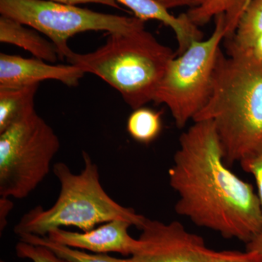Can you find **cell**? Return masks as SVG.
I'll list each match as a JSON object with an SVG mask.
<instances>
[{
    "label": "cell",
    "mask_w": 262,
    "mask_h": 262,
    "mask_svg": "<svg viewBox=\"0 0 262 262\" xmlns=\"http://www.w3.org/2000/svg\"><path fill=\"white\" fill-rule=\"evenodd\" d=\"M19 241L34 245L46 246L55 254L68 262H134L132 258H117L112 257L104 253H89L77 248L69 247L58 244L48 238L47 236L22 234L18 236Z\"/></svg>",
    "instance_id": "17"
},
{
    "label": "cell",
    "mask_w": 262,
    "mask_h": 262,
    "mask_svg": "<svg viewBox=\"0 0 262 262\" xmlns=\"http://www.w3.org/2000/svg\"><path fill=\"white\" fill-rule=\"evenodd\" d=\"M246 250L256 251L262 256V230L246 244Z\"/></svg>",
    "instance_id": "23"
},
{
    "label": "cell",
    "mask_w": 262,
    "mask_h": 262,
    "mask_svg": "<svg viewBox=\"0 0 262 262\" xmlns=\"http://www.w3.org/2000/svg\"><path fill=\"white\" fill-rule=\"evenodd\" d=\"M0 203H1V229H3L5 228L7 213H9L13 203L8 198H3V196H1Z\"/></svg>",
    "instance_id": "25"
},
{
    "label": "cell",
    "mask_w": 262,
    "mask_h": 262,
    "mask_svg": "<svg viewBox=\"0 0 262 262\" xmlns=\"http://www.w3.org/2000/svg\"><path fill=\"white\" fill-rule=\"evenodd\" d=\"M106 42L87 53L72 51L70 64L91 73L118 91L133 108L153 101L170 62L177 56L145 28L108 34Z\"/></svg>",
    "instance_id": "3"
},
{
    "label": "cell",
    "mask_w": 262,
    "mask_h": 262,
    "mask_svg": "<svg viewBox=\"0 0 262 262\" xmlns=\"http://www.w3.org/2000/svg\"><path fill=\"white\" fill-rule=\"evenodd\" d=\"M59 139L36 112L0 133V195L24 199L47 177Z\"/></svg>",
    "instance_id": "6"
},
{
    "label": "cell",
    "mask_w": 262,
    "mask_h": 262,
    "mask_svg": "<svg viewBox=\"0 0 262 262\" xmlns=\"http://www.w3.org/2000/svg\"><path fill=\"white\" fill-rule=\"evenodd\" d=\"M168 177L176 213L194 225L246 244L262 230L257 194L228 168L211 120L194 122L180 136Z\"/></svg>",
    "instance_id": "1"
},
{
    "label": "cell",
    "mask_w": 262,
    "mask_h": 262,
    "mask_svg": "<svg viewBox=\"0 0 262 262\" xmlns=\"http://www.w3.org/2000/svg\"><path fill=\"white\" fill-rule=\"evenodd\" d=\"M211 120L228 166L262 150V61L221 51L211 96L193 122Z\"/></svg>",
    "instance_id": "2"
},
{
    "label": "cell",
    "mask_w": 262,
    "mask_h": 262,
    "mask_svg": "<svg viewBox=\"0 0 262 262\" xmlns=\"http://www.w3.org/2000/svg\"><path fill=\"white\" fill-rule=\"evenodd\" d=\"M53 3H59V4L77 5L83 4H99L112 7L114 8H120L118 3L115 0H48Z\"/></svg>",
    "instance_id": "21"
},
{
    "label": "cell",
    "mask_w": 262,
    "mask_h": 262,
    "mask_svg": "<svg viewBox=\"0 0 262 262\" xmlns=\"http://www.w3.org/2000/svg\"><path fill=\"white\" fill-rule=\"evenodd\" d=\"M250 0H194L187 12V16L198 27L209 23L213 18L224 15L225 39L234 35L237 24Z\"/></svg>",
    "instance_id": "13"
},
{
    "label": "cell",
    "mask_w": 262,
    "mask_h": 262,
    "mask_svg": "<svg viewBox=\"0 0 262 262\" xmlns=\"http://www.w3.org/2000/svg\"><path fill=\"white\" fill-rule=\"evenodd\" d=\"M82 159L84 168L79 174L72 173L64 163L53 165V173L61 188L58 199L48 209L37 206L24 214L14 227L17 235L43 237L52 229L70 226L87 232L99 224L118 219L128 221L141 229L146 217L108 196L100 183L97 165L86 151H82Z\"/></svg>",
    "instance_id": "4"
},
{
    "label": "cell",
    "mask_w": 262,
    "mask_h": 262,
    "mask_svg": "<svg viewBox=\"0 0 262 262\" xmlns=\"http://www.w3.org/2000/svg\"><path fill=\"white\" fill-rule=\"evenodd\" d=\"M211 262H262V256L253 251H221L212 250Z\"/></svg>",
    "instance_id": "19"
},
{
    "label": "cell",
    "mask_w": 262,
    "mask_h": 262,
    "mask_svg": "<svg viewBox=\"0 0 262 262\" xmlns=\"http://www.w3.org/2000/svg\"><path fill=\"white\" fill-rule=\"evenodd\" d=\"M126 127L134 140L150 144L158 139L163 129L162 113L145 106L134 110L127 118Z\"/></svg>",
    "instance_id": "16"
},
{
    "label": "cell",
    "mask_w": 262,
    "mask_h": 262,
    "mask_svg": "<svg viewBox=\"0 0 262 262\" xmlns=\"http://www.w3.org/2000/svg\"><path fill=\"white\" fill-rule=\"evenodd\" d=\"M132 224L125 220H115L83 232H70L61 228L52 229L47 237L58 244L96 253H118L132 256L139 239L129 234Z\"/></svg>",
    "instance_id": "10"
},
{
    "label": "cell",
    "mask_w": 262,
    "mask_h": 262,
    "mask_svg": "<svg viewBox=\"0 0 262 262\" xmlns=\"http://www.w3.org/2000/svg\"><path fill=\"white\" fill-rule=\"evenodd\" d=\"M0 42L23 48L34 58L49 63L60 59L56 46L49 39L36 29L4 15L0 16Z\"/></svg>",
    "instance_id": "12"
},
{
    "label": "cell",
    "mask_w": 262,
    "mask_h": 262,
    "mask_svg": "<svg viewBox=\"0 0 262 262\" xmlns=\"http://www.w3.org/2000/svg\"><path fill=\"white\" fill-rule=\"evenodd\" d=\"M243 170L251 174L257 187V195L262 210V150L241 162Z\"/></svg>",
    "instance_id": "20"
},
{
    "label": "cell",
    "mask_w": 262,
    "mask_h": 262,
    "mask_svg": "<svg viewBox=\"0 0 262 262\" xmlns=\"http://www.w3.org/2000/svg\"><path fill=\"white\" fill-rule=\"evenodd\" d=\"M39 86L0 89V133L36 112L34 98Z\"/></svg>",
    "instance_id": "14"
},
{
    "label": "cell",
    "mask_w": 262,
    "mask_h": 262,
    "mask_svg": "<svg viewBox=\"0 0 262 262\" xmlns=\"http://www.w3.org/2000/svg\"><path fill=\"white\" fill-rule=\"evenodd\" d=\"M84 74L70 63L56 65L34 57L27 58L0 53V89H19L50 80L76 87Z\"/></svg>",
    "instance_id": "9"
},
{
    "label": "cell",
    "mask_w": 262,
    "mask_h": 262,
    "mask_svg": "<svg viewBox=\"0 0 262 262\" xmlns=\"http://www.w3.org/2000/svg\"><path fill=\"white\" fill-rule=\"evenodd\" d=\"M246 53V54L252 56L255 59L262 61V35L260 36V37L255 41L252 47H251L249 51L246 52V53Z\"/></svg>",
    "instance_id": "24"
},
{
    "label": "cell",
    "mask_w": 262,
    "mask_h": 262,
    "mask_svg": "<svg viewBox=\"0 0 262 262\" xmlns=\"http://www.w3.org/2000/svg\"><path fill=\"white\" fill-rule=\"evenodd\" d=\"M125 5L134 16L143 21L155 20L161 22L173 31L178 42L177 56L182 54L194 41L203 39V33L191 21L187 13L175 16L156 0H115Z\"/></svg>",
    "instance_id": "11"
},
{
    "label": "cell",
    "mask_w": 262,
    "mask_h": 262,
    "mask_svg": "<svg viewBox=\"0 0 262 262\" xmlns=\"http://www.w3.org/2000/svg\"><path fill=\"white\" fill-rule=\"evenodd\" d=\"M19 258H28L33 262H68L55 254L46 246L19 241L15 246Z\"/></svg>",
    "instance_id": "18"
},
{
    "label": "cell",
    "mask_w": 262,
    "mask_h": 262,
    "mask_svg": "<svg viewBox=\"0 0 262 262\" xmlns=\"http://www.w3.org/2000/svg\"><path fill=\"white\" fill-rule=\"evenodd\" d=\"M262 35V0H250L234 35L225 39L227 53H246Z\"/></svg>",
    "instance_id": "15"
},
{
    "label": "cell",
    "mask_w": 262,
    "mask_h": 262,
    "mask_svg": "<svg viewBox=\"0 0 262 262\" xmlns=\"http://www.w3.org/2000/svg\"><path fill=\"white\" fill-rule=\"evenodd\" d=\"M0 14L36 29L55 45L60 59L72 51L71 37L86 32L129 33L145 28L136 17L99 13L48 0H0Z\"/></svg>",
    "instance_id": "7"
},
{
    "label": "cell",
    "mask_w": 262,
    "mask_h": 262,
    "mask_svg": "<svg viewBox=\"0 0 262 262\" xmlns=\"http://www.w3.org/2000/svg\"><path fill=\"white\" fill-rule=\"evenodd\" d=\"M134 262H211L212 250L204 239L189 232L178 221L165 223L146 218Z\"/></svg>",
    "instance_id": "8"
},
{
    "label": "cell",
    "mask_w": 262,
    "mask_h": 262,
    "mask_svg": "<svg viewBox=\"0 0 262 262\" xmlns=\"http://www.w3.org/2000/svg\"><path fill=\"white\" fill-rule=\"evenodd\" d=\"M224 15L215 18L214 30L207 39L194 41L169 63L153 102L165 104L179 129L204 107L211 96L215 66L225 39Z\"/></svg>",
    "instance_id": "5"
},
{
    "label": "cell",
    "mask_w": 262,
    "mask_h": 262,
    "mask_svg": "<svg viewBox=\"0 0 262 262\" xmlns=\"http://www.w3.org/2000/svg\"><path fill=\"white\" fill-rule=\"evenodd\" d=\"M157 2L168 10L182 7H190L194 5V0H156Z\"/></svg>",
    "instance_id": "22"
}]
</instances>
